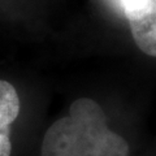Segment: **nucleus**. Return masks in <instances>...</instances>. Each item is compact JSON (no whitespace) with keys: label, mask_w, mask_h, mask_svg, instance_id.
<instances>
[{"label":"nucleus","mask_w":156,"mask_h":156,"mask_svg":"<svg viewBox=\"0 0 156 156\" xmlns=\"http://www.w3.org/2000/svg\"><path fill=\"white\" fill-rule=\"evenodd\" d=\"M128 142L108 128L101 107L89 98L74 100L69 115L47 129L41 156H129Z\"/></svg>","instance_id":"1"},{"label":"nucleus","mask_w":156,"mask_h":156,"mask_svg":"<svg viewBox=\"0 0 156 156\" xmlns=\"http://www.w3.org/2000/svg\"><path fill=\"white\" fill-rule=\"evenodd\" d=\"M121 11L138 48L156 57V0H124Z\"/></svg>","instance_id":"2"},{"label":"nucleus","mask_w":156,"mask_h":156,"mask_svg":"<svg viewBox=\"0 0 156 156\" xmlns=\"http://www.w3.org/2000/svg\"><path fill=\"white\" fill-rule=\"evenodd\" d=\"M20 113V98L16 89L0 80V156H11V125Z\"/></svg>","instance_id":"3"}]
</instances>
